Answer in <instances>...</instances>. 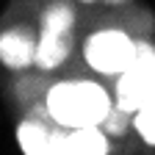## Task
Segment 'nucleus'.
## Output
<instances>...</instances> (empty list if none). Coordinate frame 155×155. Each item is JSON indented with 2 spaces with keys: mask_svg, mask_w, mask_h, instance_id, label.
<instances>
[{
  "mask_svg": "<svg viewBox=\"0 0 155 155\" xmlns=\"http://www.w3.org/2000/svg\"><path fill=\"white\" fill-rule=\"evenodd\" d=\"M47 111L55 125L67 130L72 127H89V125H103L114 103L108 100V91L91 81H67L55 83L47 91Z\"/></svg>",
  "mask_w": 155,
  "mask_h": 155,
  "instance_id": "obj_1",
  "label": "nucleus"
},
{
  "mask_svg": "<svg viewBox=\"0 0 155 155\" xmlns=\"http://www.w3.org/2000/svg\"><path fill=\"white\" fill-rule=\"evenodd\" d=\"M136 45L133 39L125 33V31H116V28H108V31H97L89 36L86 42V64L100 72V75H122L136 58Z\"/></svg>",
  "mask_w": 155,
  "mask_h": 155,
  "instance_id": "obj_2",
  "label": "nucleus"
},
{
  "mask_svg": "<svg viewBox=\"0 0 155 155\" xmlns=\"http://www.w3.org/2000/svg\"><path fill=\"white\" fill-rule=\"evenodd\" d=\"M152 97H155V50L150 45H139L133 64L116 81V105L136 114Z\"/></svg>",
  "mask_w": 155,
  "mask_h": 155,
  "instance_id": "obj_3",
  "label": "nucleus"
},
{
  "mask_svg": "<svg viewBox=\"0 0 155 155\" xmlns=\"http://www.w3.org/2000/svg\"><path fill=\"white\" fill-rule=\"evenodd\" d=\"M67 127H45L42 122L28 119L17 127V141L25 155H64Z\"/></svg>",
  "mask_w": 155,
  "mask_h": 155,
  "instance_id": "obj_4",
  "label": "nucleus"
},
{
  "mask_svg": "<svg viewBox=\"0 0 155 155\" xmlns=\"http://www.w3.org/2000/svg\"><path fill=\"white\" fill-rule=\"evenodd\" d=\"M0 61L11 69H22L36 61V42L28 31H6L0 33Z\"/></svg>",
  "mask_w": 155,
  "mask_h": 155,
  "instance_id": "obj_5",
  "label": "nucleus"
},
{
  "mask_svg": "<svg viewBox=\"0 0 155 155\" xmlns=\"http://www.w3.org/2000/svg\"><path fill=\"white\" fill-rule=\"evenodd\" d=\"M69 50H72V31L42 28V36L36 42V64L42 69H55L69 58Z\"/></svg>",
  "mask_w": 155,
  "mask_h": 155,
  "instance_id": "obj_6",
  "label": "nucleus"
},
{
  "mask_svg": "<svg viewBox=\"0 0 155 155\" xmlns=\"http://www.w3.org/2000/svg\"><path fill=\"white\" fill-rule=\"evenodd\" d=\"M64 155H108V136L100 125L72 127L64 141Z\"/></svg>",
  "mask_w": 155,
  "mask_h": 155,
  "instance_id": "obj_7",
  "label": "nucleus"
},
{
  "mask_svg": "<svg viewBox=\"0 0 155 155\" xmlns=\"http://www.w3.org/2000/svg\"><path fill=\"white\" fill-rule=\"evenodd\" d=\"M133 125H136V130H139L141 139L155 147V97H152V100H147L139 111H136Z\"/></svg>",
  "mask_w": 155,
  "mask_h": 155,
  "instance_id": "obj_8",
  "label": "nucleus"
},
{
  "mask_svg": "<svg viewBox=\"0 0 155 155\" xmlns=\"http://www.w3.org/2000/svg\"><path fill=\"white\" fill-rule=\"evenodd\" d=\"M72 22H75V17H72L69 6H50L47 14H45L42 28H47V31H72Z\"/></svg>",
  "mask_w": 155,
  "mask_h": 155,
  "instance_id": "obj_9",
  "label": "nucleus"
},
{
  "mask_svg": "<svg viewBox=\"0 0 155 155\" xmlns=\"http://www.w3.org/2000/svg\"><path fill=\"white\" fill-rule=\"evenodd\" d=\"M127 125H130V111H125V108H119L114 103V108L108 111V116L103 119V130L105 133H111V136H122L125 130H127Z\"/></svg>",
  "mask_w": 155,
  "mask_h": 155,
  "instance_id": "obj_10",
  "label": "nucleus"
},
{
  "mask_svg": "<svg viewBox=\"0 0 155 155\" xmlns=\"http://www.w3.org/2000/svg\"><path fill=\"white\" fill-rule=\"evenodd\" d=\"M108 3H125V0H108Z\"/></svg>",
  "mask_w": 155,
  "mask_h": 155,
  "instance_id": "obj_11",
  "label": "nucleus"
}]
</instances>
